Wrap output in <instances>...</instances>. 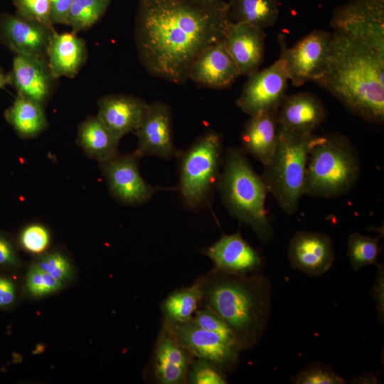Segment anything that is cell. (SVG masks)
<instances>
[{
  "mask_svg": "<svg viewBox=\"0 0 384 384\" xmlns=\"http://www.w3.org/2000/svg\"><path fill=\"white\" fill-rule=\"evenodd\" d=\"M50 18L53 24L66 25L69 11L75 0H50Z\"/></svg>",
  "mask_w": 384,
  "mask_h": 384,
  "instance_id": "f35d334b",
  "label": "cell"
},
{
  "mask_svg": "<svg viewBox=\"0 0 384 384\" xmlns=\"http://www.w3.org/2000/svg\"><path fill=\"white\" fill-rule=\"evenodd\" d=\"M330 25L384 53V0H351L334 9Z\"/></svg>",
  "mask_w": 384,
  "mask_h": 384,
  "instance_id": "9c48e42d",
  "label": "cell"
},
{
  "mask_svg": "<svg viewBox=\"0 0 384 384\" xmlns=\"http://www.w3.org/2000/svg\"><path fill=\"white\" fill-rule=\"evenodd\" d=\"M226 373L213 363L204 358H195L192 361L187 377L191 384H225Z\"/></svg>",
  "mask_w": 384,
  "mask_h": 384,
  "instance_id": "1f68e13d",
  "label": "cell"
},
{
  "mask_svg": "<svg viewBox=\"0 0 384 384\" xmlns=\"http://www.w3.org/2000/svg\"><path fill=\"white\" fill-rule=\"evenodd\" d=\"M358 153L340 133L315 136L306 167L304 195L332 199L350 192L361 175Z\"/></svg>",
  "mask_w": 384,
  "mask_h": 384,
  "instance_id": "5b68a950",
  "label": "cell"
},
{
  "mask_svg": "<svg viewBox=\"0 0 384 384\" xmlns=\"http://www.w3.org/2000/svg\"><path fill=\"white\" fill-rule=\"evenodd\" d=\"M202 302L215 311L235 337L242 351L262 338L272 306V284L260 272L227 273L215 268L199 278Z\"/></svg>",
  "mask_w": 384,
  "mask_h": 384,
  "instance_id": "3957f363",
  "label": "cell"
},
{
  "mask_svg": "<svg viewBox=\"0 0 384 384\" xmlns=\"http://www.w3.org/2000/svg\"><path fill=\"white\" fill-rule=\"evenodd\" d=\"M54 28L16 15L0 14V42L15 54L46 58Z\"/></svg>",
  "mask_w": 384,
  "mask_h": 384,
  "instance_id": "5bb4252c",
  "label": "cell"
},
{
  "mask_svg": "<svg viewBox=\"0 0 384 384\" xmlns=\"http://www.w3.org/2000/svg\"><path fill=\"white\" fill-rule=\"evenodd\" d=\"M288 81L284 63L279 55L269 67L248 76L236 105L250 117L277 110L286 96Z\"/></svg>",
  "mask_w": 384,
  "mask_h": 384,
  "instance_id": "30bf717a",
  "label": "cell"
},
{
  "mask_svg": "<svg viewBox=\"0 0 384 384\" xmlns=\"http://www.w3.org/2000/svg\"><path fill=\"white\" fill-rule=\"evenodd\" d=\"M243 1V0H230L228 3L231 4V3L238 2V1Z\"/></svg>",
  "mask_w": 384,
  "mask_h": 384,
  "instance_id": "ee69618b",
  "label": "cell"
},
{
  "mask_svg": "<svg viewBox=\"0 0 384 384\" xmlns=\"http://www.w3.org/2000/svg\"><path fill=\"white\" fill-rule=\"evenodd\" d=\"M16 299V289L13 282L9 278L0 277V308L8 307Z\"/></svg>",
  "mask_w": 384,
  "mask_h": 384,
  "instance_id": "60d3db41",
  "label": "cell"
},
{
  "mask_svg": "<svg viewBox=\"0 0 384 384\" xmlns=\"http://www.w3.org/2000/svg\"><path fill=\"white\" fill-rule=\"evenodd\" d=\"M377 273L370 291V296L374 300L377 315L380 323H384V266L377 265Z\"/></svg>",
  "mask_w": 384,
  "mask_h": 384,
  "instance_id": "74e56055",
  "label": "cell"
},
{
  "mask_svg": "<svg viewBox=\"0 0 384 384\" xmlns=\"http://www.w3.org/2000/svg\"><path fill=\"white\" fill-rule=\"evenodd\" d=\"M134 132L138 146L134 151L139 158L155 156L164 159L178 157L181 151L173 142L172 116L169 106L161 101L148 104Z\"/></svg>",
  "mask_w": 384,
  "mask_h": 384,
  "instance_id": "4fadbf2b",
  "label": "cell"
},
{
  "mask_svg": "<svg viewBox=\"0 0 384 384\" xmlns=\"http://www.w3.org/2000/svg\"><path fill=\"white\" fill-rule=\"evenodd\" d=\"M326 68L314 81L351 113L384 122V53L346 32L334 30Z\"/></svg>",
  "mask_w": 384,
  "mask_h": 384,
  "instance_id": "7a4b0ae2",
  "label": "cell"
},
{
  "mask_svg": "<svg viewBox=\"0 0 384 384\" xmlns=\"http://www.w3.org/2000/svg\"><path fill=\"white\" fill-rule=\"evenodd\" d=\"M139 159L134 152L117 154L100 163L110 193L118 202L127 206H138L148 201L159 190H177V188L152 186L146 182L139 171Z\"/></svg>",
  "mask_w": 384,
  "mask_h": 384,
  "instance_id": "7c38bea8",
  "label": "cell"
},
{
  "mask_svg": "<svg viewBox=\"0 0 384 384\" xmlns=\"http://www.w3.org/2000/svg\"><path fill=\"white\" fill-rule=\"evenodd\" d=\"M33 263L64 285L73 277V267L70 260L59 251L43 254Z\"/></svg>",
  "mask_w": 384,
  "mask_h": 384,
  "instance_id": "4dcf8cb0",
  "label": "cell"
},
{
  "mask_svg": "<svg viewBox=\"0 0 384 384\" xmlns=\"http://www.w3.org/2000/svg\"><path fill=\"white\" fill-rule=\"evenodd\" d=\"M280 54L289 80L294 86L316 81L323 74L330 55L331 34L323 30H314L289 48L285 38L279 35Z\"/></svg>",
  "mask_w": 384,
  "mask_h": 384,
  "instance_id": "ba28073f",
  "label": "cell"
},
{
  "mask_svg": "<svg viewBox=\"0 0 384 384\" xmlns=\"http://www.w3.org/2000/svg\"><path fill=\"white\" fill-rule=\"evenodd\" d=\"M232 21L223 1L203 7L187 0H139L134 38L139 61L151 76L183 84L195 58L222 40Z\"/></svg>",
  "mask_w": 384,
  "mask_h": 384,
  "instance_id": "6da1fadb",
  "label": "cell"
},
{
  "mask_svg": "<svg viewBox=\"0 0 384 384\" xmlns=\"http://www.w3.org/2000/svg\"><path fill=\"white\" fill-rule=\"evenodd\" d=\"M28 293L35 297H44L60 290L64 284L42 270L35 263L30 266L26 281Z\"/></svg>",
  "mask_w": 384,
  "mask_h": 384,
  "instance_id": "836d02e7",
  "label": "cell"
},
{
  "mask_svg": "<svg viewBox=\"0 0 384 384\" xmlns=\"http://www.w3.org/2000/svg\"><path fill=\"white\" fill-rule=\"evenodd\" d=\"M240 76L223 39L201 52L192 63L188 73V80L200 86L213 89L228 87Z\"/></svg>",
  "mask_w": 384,
  "mask_h": 384,
  "instance_id": "e0dca14e",
  "label": "cell"
},
{
  "mask_svg": "<svg viewBox=\"0 0 384 384\" xmlns=\"http://www.w3.org/2000/svg\"><path fill=\"white\" fill-rule=\"evenodd\" d=\"M202 302V289L199 278L189 287L171 293L162 302L164 320L184 321L191 319Z\"/></svg>",
  "mask_w": 384,
  "mask_h": 384,
  "instance_id": "83f0119b",
  "label": "cell"
},
{
  "mask_svg": "<svg viewBox=\"0 0 384 384\" xmlns=\"http://www.w3.org/2000/svg\"><path fill=\"white\" fill-rule=\"evenodd\" d=\"M315 135L299 134L279 126L274 153L264 165L262 175L268 192L287 215L298 209L304 186L306 167Z\"/></svg>",
  "mask_w": 384,
  "mask_h": 384,
  "instance_id": "8992f818",
  "label": "cell"
},
{
  "mask_svg": "<svg viewBox=\"0 0 384 384\" xmlns=\"http://www.w3.org/2000/svg\"><path fill=\"white\" fill-rule=\"evenodd\" d=\"M18 262L14 245L9 239L0 235V265L16 266Z\"/></svg>",
  "mask_w": 384,
  "mask_h": 384,
  "instance_id": "ab89813d",
  "label": "cell"
},
{
  "mask_svg": "<svg viewBox=\"0 0 384 384\" xmlns=\"http://www.w3.org/2000/svg\"><path fill=\"white\" fill-rule=\"evenodd\" d=\"M380 238L363 235L358 233L348 236L347 256L353 270L357 271L362 267L378 264V257L381 251Z\"/></svg>",
  "mask_w": 384,
  "mask_h": 384,
  "instance_id": "f1b7e54d",
  "label": "cell"
},
{
  "mask_svg": "<svg viewBox=\"0 0 384 384\" xmlns=\"http://www.w3.org/2000/svg\"><path fill=\"white\" fill-rule=\"evenodd\" d=\"M112 0H75L68 15L66 25L72 31L87 30L95 24Z\"/></svg>",
  "mask_w": 384,
  "mask_h": 384,
  "instance_id": "f546056e",
  "label": "cell"
},
{
  "mask_svg": "<svg viewBox=\"0 0 384 384\" xmlns=\"http://www.w3.org/2000/svg\"><path fill=\"white\" fill-rule=\"evenodd\" d=\"M203 254L212 260L215 269L227 273L250 274L259 272L262 265L260 253L242 238L240 231L223 234Z\"/></svg>",
  "mask_w": 384,
  "mask_h": 384,
  "instance_id": "2e32d148",
  "label": "cell"
},
{
  "mask_svg": "<svg viewBox=\"0 0 384 384\" xmlns=\"http://www.w3.org/2000/svg\"><path fill=\"white\" fill-rule=\"evenodd\" d=\"M326 118L320 98L306 92L286 95L277 109L279 126L299 134H313Z\"/></svg>",
  "mask_w": 384,
  "mask_h": 384,
  "instance_id": "44dd1931",
  "label": "cell"
},
{
  "mask_svg": "<svg viewBox=\"0 0 384 384\" xmlns=\"http://www.w3.org/2000/svg\"><path fill=\"white\" fill-rule=\"evenodd\" d=\"M296 384H343L345 380L330 366L312 363L301 370L295 376Z\"/></svg>",
  "mask_w": 384,
  "mask_h": 384,
  "instance_id": "e575fe53",
  "label": "cell"
},
{
  "mask_svg": "<svg viewBox=\"0 0 384 384\" xmlns=\"http://www.w3.org/2000/svg\"><path fill=\"white\" fill-rule=\"evenodd\" d=\"M194 356L174 337L163 322L154 346L152 368L155 380L161 384L187 383Z\"/></svg>",
  "mask_w": 384,
  "mask_h": 384,
  "instance_id": "ac0fdd59",
  "label": "cell"
},
{
  "mask_svg": "<svg viewBox=\"0 0 384 384\" xmlns=\"http://www.w3.org/2000/svg\"><path fill=\"white\" fill-rule=\"evenodd\" d=\"M216 185L230 214L250 227L261 242L269 243L274 237L265 206L269 192L241 148L228 149Z\"/></svg>",
  "mask_w": 384,
  "mask_h": 384,
  "instance_id": "277c9868",
  "label": "cell"
},
{
  "mask_svg": "<svg viewBox=\"0 0 384 384\" xmlns=\"http://www.w3.org/2000/svg\"><path fill=\"white\" fill-rule=\"evenodd\" d=\"M20 243L25 250L33 254H41L50 244V233L42 225L31 224L21 232Z\"/></svg>",
  "mask_w": 384,
  "mask_h": 384,
  "instance_id": "8d00e7d4",
  "label": "cell"
},
{
  "mask_svg": "<svg viewBox=\"0 0 384 384\" xmlns=\"http://www.w3.org/2000/svg\"><path fill=\"white\" fill-rule=\"evenodd\" d=\"M87 51L85 41L72 31L52 35L46 60L54 76L75 77L87 60Z\"/></svg>",
  "mask_w": 384,
  "mask_h": 384,
  "instance_id": "cb8c5ba5",
  "label": "cell"
},
{
  "mask_svg": "<svg viewBox=\"0 0 384 384\" xmlns=\"http://www.w3.org/2000/svg\"><path fill=\"white\" fill-rule=\"evenodd\" d=\"M203 304L201 309L195 311L191 320L200 328L213 332L229 343L240 347L233 334L221 317L210 307Z\"/></svg>",
  "mask_w": 384,
  "mask_h": 384,
  "instance_id": "d6a6232c",
  "label": "cell"
},
{
  "mask_svg": "<svg viewBox=\"0 0 384 384\" xmlns=\"http://www.w3.org/2000/svg\"><path fill=\"white\" fill-rule=\"evenodd\" d=\"M262 29L245 22L232 21L223 42L236 63L240 75L249 76L260 70L265 55Z\"/></svg>",
  "mask_w": 384,
  "mask_h": 384,
  "instance_id": "ffe728a7",
  "label": "cell"
},
{
  "mask_svg": "<svg viewBox=\"0 0 384 384\" xmlns=\"http://www.w3.org/2000/svg\"><path fill=\"white\" fill-rule=\"evenodd\" d=\"M77 144L90 158L99 163L114 156L118 152L117 138L96 116H90L78 126Z\"/></svg>",
  "mask_w": 384,
  "mask_h": 384,
  "instance_id": "d4e9b609",
  "label": "cell"
},
{
  "mask_svg": "<svg viewBox=\"0 0 384 384\" xmlns=\"http://www.w3.org/2000/svg\"><path fill=\"white\" fill-rule=\"evenodd\" d=\"M278 132L277 110L250 116L241 134V149L264 166L274 153Z\"/></svg>",
  "mask_w": 384,
  "mask_h": 384,
  "instance_id": "603a6c76",
  "label": "cell"
},
{
  "mask_svg": "<svg viewBox=\"0 0 384 384\" xmlns=\"http://www.w3.org/2000/svg\"><path fill=\"white\" fill-rule=\"evenodd\" d=\"M142 99L128 95H108L97 102V116L119 139L134 132L147 107Z\"/></svg>",
  "mask_w": 384,
  "mask_h": 384,
  "instance_id": "7402d4cb",
  "label": "cell"
},
{
  "mask_svg": "<svg viewBox=\"0 0 384 384\" xmlns=\"http://www.w3.org/2000/svg\"><path fill=\"white\" fill-rule=\"evenodd\" d=\"M221 151L220 136L209 132L179 154L177 189L187 208L198 209L208 203L219 177Z\"/></svg>",
  "mask_w": 384,
  "mask_h": 384,
  "instance_id": "52a82bcc",
  "label": "cell"
},
{
  "mask_svg": "<svg viewBox=\"0 0 384 384\" xmlns=\"http://www.w3.org/2000/svg\"><path fill=\"white\" fill-rule=\"evenodd\" d=\"M288 257L292 268L311 277L321 276L335 261L332 240L322 233L297 232L290 240Z\"/></svg>",
  "mask_w": 384,
  "mask_h": 384,
  "instance_id": "9a60e30c",
  "label": "cell"
},
{
  "mask_svg": "<svg viewBox=\"0 0 384 384\" xmlns=\"http://www.w3.org/2000/svg\"><path fill=\"white\" fill-rule=\"evenodd\" d=\"M9 75L18 95L42 105L53 92L55 78L46 58L16 54Z\"/></svg>",
  "mask_w": 384,
  "mask_h": 384,
  "instance_id": "d6986e66",
  "label": "cell"
},
{
  "mask_svg": "<svg viewBox=\"0 0 384 384\" xmlns=\"http://www.w3.org/2000/svg\"><path fill=\"white\" fill-rule=\"evenodd\" d=\"M5 117L18 135L23 138L36 137L48 126L43 105L19 95L6 111Z\"/></svg>",
  "mask_w": 384,
  "mask_h": 384,
  "instance_id": "484cf974",
  "label": "cell"
},
{
  "mask_svg": "<svg viewBox=\"0 0 384 384\" xmlns=\"http://www.w3.org/2000/svg\"><path fill=\"white\" fill-rule=\"evenodd\" d=\"M203 7H211L218 4L222 0H187Z\"/></svg>",
  "mask_w": 384,
  "mask_h": 384,
  "instance_id": "b9f144b4",
  "label": "cell"
},
{
  "mask_svg": "<svg viewBox=\"0 0 384 384\" xmlns=\"http://www.w3.org/2000/svg\"><path fill=\"white\" fill-rule=\"evenodd\" d=\"M16 16L53 28L50 0H13Z\"/></svg>",
  "mask_w": 384,
  "mask_h": 384,
  "instance_id": "d590c367",
  "label": "cell"
},
{
  "mask_svg": "<svg viewBox=\"0 0 384 384\" xmlns=\"http://www.w3.org/2000/svg\"><path fill=\"white\" fill-rule=\"evenodd\" d=\"M176 340L195 358H204L225 373H232L238 363L240 348L218 334L203 329L191 319L184 321L164 320Z\"/></svg>",
  "mask_w": 384,
  "mask_h": 384,
  "instance_id": "8fae6325",
  "label": "cell"
},
{
  "mask_svg": "<svg viewBox=\"0 0 384 384\" xmlns=\"http://www.w3.org/2000/svg\"><path fill=\"white\" fill-rule=\"evenodd\" d=\"M8 84H10L9 75L5 74L0 69V90L4 88Z\"/></svg>",
  "mask_w": 384,
  "mask_h": 384,
  "instance_id": "7bdbcfd3",
  "label": "cell"
},
{
  "mask_svg": "<svg viewBox=\"0 0 384 384\" xmlns=\"http://www.w3.org/2000/svg\"><path fill=\"white\" fill-rule=\"evenodd\" d=\"M228 4L234 22H245L264 30L272 26L279 12V0H243Z\"/></svg>",
  "mask_w": 384,
  "mask_h": 384,
  "instance_id": "4316f807",
  "label": "cell"
}]
</instances>
